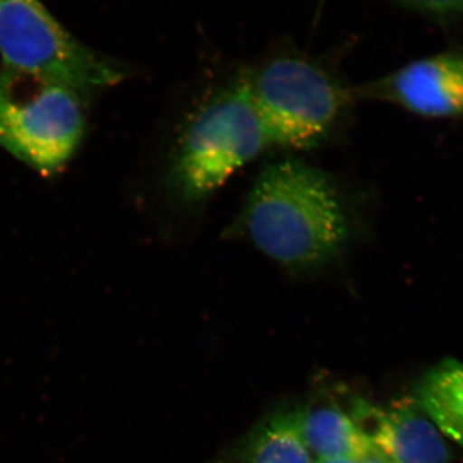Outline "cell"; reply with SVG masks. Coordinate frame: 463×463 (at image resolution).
<instances>
[{
    "mask_svg": "<svg viewBox=\"0 0 463 463\" xmlns=\"http://www.w3.org/2000/svg\"><path fill=\"white\" fill-rule=\"evenodd\" d=\"M315 463H364V459L344 458V457H319Z\"/></svg>",
    "mask_w": 463,
    "mask_h": 463,
    "instance_id": "obj_12",
    "label": "cell"
},
{
    "mask_svg": "<svg viewBox=\"0 0 463 463\" xmlns=\"http://www.w3.org/2000/svg\"><path fill=\"white\" fill-rule=\"evenodd\" d=\"M345 408L377 452L394 463H449L452 450L412 397L380 407L358 395Z\"/></svg>",
    "mask_w": 463,
    "mask_h": 463,
    "instance_id": "obj_7",
    "label": "cell"
},
{
    "mask_svg": "<svg viewBox=\"0 0 463 463\" xmlns=\"http://www.w3.org/2000/svg\"><path fill=\"white\" fill-rule=\"evenodd\" d=\"M399 2L431 16L463 14V0H399Z\"/></svg>",
    "mask_w": 463,
    "mask_h": 463,
    "instance_id": "obj_11",
    "label": "cell"
},
{
    "mask_svg": "<svg viewBox=\"0 0 463 463\" xmlns=\"http://www.w3.org/2000/svg\"><path fill=\"white\" fill-rule=\"evenodd\" d=\"M300 431L298 404L265 414L234 449L239 463H313Z\"/></svg>",
    "mask_w": 463,
    "mask_h": 463,
    "instance_id": "obj_9",
    "label": "cell"
},
{
    "mask_svg": "<svg viewBox=\"0 0 463 463\" xmlns=\"http://www.w3.org/2000/svg\"><path fill=\"white\" fill-rule=\"evenodd\" d=\"M269 154L242 67L207 79L174 111L155 158L152 199L167 230L196 233L227 183Z\"/></svg>",
    "mask_w": 463,
    "mask_h": 463,
    "instance_id": "obj_2",
    "label": "cell"
},
{
    "mask_svg": "<svg viewBox=\"0 0 463 463\" xmlns=\"http://www.w3.org/2000/svg\"><path fill=\"white\" fill-rule=\"evenodd\" d=\"M364 463H394L390 461L389 458H386L385 456L381 455L380 452H373V455L365 457L364 459Z\"/></svg>",
    "mask_w": 463,
    "mask_h": 463,
    "instance_id": "obj_13",
    "label": "cell"
},
{
    "mask_svg": "<svg viewBox=\"0 0 463 463\" xmlns=\"http://www.w3.org/2000/svg\"><path fill=\"white\" fill-rule=\"evenodd\" d=\"M300 431L310 452L319 457L364 459L376 452L370 438L337 402L298 404Z\"/></svg>",
    "mask_w": 463,
    "mask_h": 463,
    "instance_id": "obj_8",
    "label": "cell"
},
{
    "mask_svg": "<svg viewBox=\"0 0 463 463\" xmlns=\"http://www.w3.org/2000/svg\"><path fill=\"white\" fill-rule=\"evenodd\" d=\"M373 194L301 155L261 161L239 212L223 232L295 281L341 279L371 237Z\"/></svg>",
    "mask_w": 463,
    "mask_h": 463,
    "instance_id": "obj_1",
    "label": "cell"
},
{
    "mask_svg": "<svg viewBox=\"0 0 463 463\" xmlns=\"http://www.w3.org/2000/svg\"><path fill=\"white\" fill-rule=\"evenodd\" d=\"M0 69L63 85L91 99L130 70L91 50L61 25L42 0H0Z\"/></svg>",
    "mask_w": 463,
    "mask_h": 463,
    "instance_id": "obj_4",
    "label": "cell"
},
{
    "mask_svg": "<svg viewBox=\"0 0 463 463\" xmlns=\"http://www.w3.org/2000/svg\"><path fill=\"white\" fill-rule=\"evenodd\" d=\"M90 99L0 69V148L43 176L70 165L88 132Z\"/></svg>",
    "mask_w": 463,
    "mask_h": 463,
    "instance_id": "obj_5",
    "label": "cell"
},
{
    "mask_svg": "<svg viewBox=\"0 0 463 463\" xmlns=\"http://www.w3.org/2000/svg\"><path fill=\"white\" fill-rule=\"evenodd\" d=\"M412 399L463 449V362L449 356L432 365L414 383Z\"/></svg>",
    "mask_w": 463,
    "mask_h": 463,
    "instance_id": "obj_10",
    "label": "cell"
},
{
    "mask_svg": "<svg viewBox=\"0 0 463 463\" xmlns=\"http://www.w3.org/2000/svg\"><path fill=\"white\" fill-rule=\"evenodd\" d=\"M241 67L273 154L303 156L345 141L359 102L330 58L286 42Z\"/></svg>",
    "mask_w": 463,
    "mask_h": 463,
    "instance_id": "obj_3",
    "label": "cell"
},
{
    "mask_svg": "<svg viewBox=\"0 0 463 463\" xmlns=\"http://www.w3.org/2000/svg\"><path fill=\"white\" fill-rule=\"evenodd\" d=\"M358 102L388 103L426 118H463V53L420 58L368 83L355 85Z\"/></svg>",
    "mask_w": 463,
    "mask_h": 463,
    "instance_id": "obj_6",
    "label": "cell"
}]
</instances>
